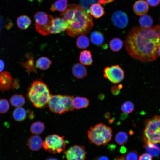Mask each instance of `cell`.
Returning a JSON list of instances; mask_svg holds the SVG:
<instances>
[{"label": "cell", "instance_id": "1", "mask_svg": "<svg viewBox=\"0 0 160 160\" xmlns=\"http://www.w3.org/2000/svg\"><path fill=\"white\" fill-rule=\"evenodd\" d=\"M160 46V25L148 28L134 27L125 41V49L128 54L143 63L156 59Z\"/></svg>", "mask_w": 160, "mask_h": 160}, {"label": "cell", "instance_id": "2", "mask_svg": "<svg viewBox=\"0 0 160 160\" xmlns=\"http://www.w3.org/2000/svg\"><path fill=\"white\" fill-rule=\"evenodd\" d=\"M60 15L66 21L67 33L72 37L87 34L93 26L91 15L79 5H68L66 10L60 13Z\"/></svg>", "mask_w": 160, "mask_h": 160}, {"label": "cell", "instance_id": "3", "mask_svg": "<svg viewBox=\"0 0 160 160\" xmlns=\"http://www.w3.org/2000/svg\"><path fill=\"white\" fill-rule=\"evenodd\" d=\"M51 95L47 86L39 80L32 83L28 89L27 96L35 107L42 108L48 104Z\"/></svg>", "mask_w": 160, "mask_h": 160}, {"label": "cell", "instance_id": "4", "mask_svg": "<svg viewBox=\"0 0 160 160\" xmlns=\"http://www.w3.org/2000/svg\"><path fill=\"white\" fill-rule=\"evenodd\" d=\"M89 140L97 146L106 145L112 138V130L109 127L99 123L91 127L87 131Z\"/></svg>", "mask_w": 160, "mask_h": 160}, {"label": "cell", "instance_id": "5", "mask_svg": "<svg viewBox=\"0 0 160 160\" xmlns=\"http://www.w3.org/2000/svg\"><path fill=\"white\" fill-rule=\"evenodd\" d=\"M73 96L51 95L48 104L52 112L62 114L74 110L73 104Z\"/></svg>", "mask_w": 160, "mask_h": 160}, {"label": "cell", "instance_id": "6", "mask_svg": "<svg viewBox=\"0 0 160 160\" xmlns=\"http://www.w3.org/2000/svg\"><path fill=\"white\" fill-rule=\"evenodd\" d=\"M145 125L143 132L145 143H160V116L155 115L146 120Z\"/></svg>", "mask_w": 160, "mask_h": 160}, {"label": "cell", "instance_id": "7", "mask_svg": "<svg viewBox=\"0 0 160 160\" xmlns=\"http://www.w3.org/2000/svg\"><path fill=\"white\" fill-rule=\"evenodd\" d=\"M66 145L64 136L52 134L48 135L43 141V147L46 151L55 154L64 151Z\"/></svg>", "mask_w": 160, "mask_h": 160}, {"label": "cell", "instance_id": "8", "mask_svg": "<svg viewBox=\"0 0 160 160\" xmlns=\"http://www.w3.org/2000/svg\"><path fill=\"white\" fill-rule=\"evenodd\" d=\"M53 16L43 12H39L35 15V28L36 31L42 35L51 33L50 29L54 19Z\"/></svg>", "mask_w": 160, "mask_h": 160}, {"label": "cell", "instance_id": "9", "mask_svg": "<svg viewBox=\"0 0 160 160\" xmlns=\"http://www.w3.org/2000/svg\"><path fill=\"white\" fill-rule=\"evenodd\" d=\"M103 72L104 77L113 84L120 82L124 78V71L118 65L106 67Z\"/></svg>", "mask_w": 160, "mask_h": 160}, {"label": "cell", "instance_id": "10", "mask_svg": "<svg viewBox=\"0 0 160 160\" xmlns=\"http://www.w3.org/2000/svg\"><path fill=\"white\" fill-rule=\"evenodd\" d=\"M67 160H84L87 152L84 146L75 145L64 152Z\"/></svg>", "mask_w": 160, "mask_h": 160}, {"label": "cell", "instance_id": "11", "mask_svg": "<svg viewBox=\"0 0 160 160\" xmlns=\"http://www.w3.org/2000/svg\"><path fill=\"white\" fill-rule=\"evenodd\" d=\"M113 25L119 28H123L127 25L128 19L126 14L123 12L118 10L115 12L112 16Z\"/></svg>", "mask_w": 160, "mask_h": 160}, {"label": "cell", "instance_id": "12", "mask_svg": "<svg viewBox=\"0 0 160 160\" xmlns=\"http://www.w3.org/2000/svg\"><path fill=\"white\" fill-rule=\"evenodd\" d=\"M13 79L11 74L7 71L0 72V89L4 91L13 86Z\"/></svg>", "mask_w": 160, "mask_h": 160}, {"label": "cell", "instance_id": "13", "mask_svg": "<svg viewBox=\"0 0 160 160\" xmlns=\"http://www.w3.org/2000/svg\"><path fill=\"white\" fill-rule=\"evenodd\" d=\"M67 24L66 20L63 18H54L52 26L50 29L51 33L56 34L67 29Z\"/></svg>", "mask_w": 160, "mask_h": 160}, {"label": "cell", "instance_id": "14", "mask_svg": "<svg viewBox=\"0 0 160 160\" xmlns=\"http://www.w3.org/2000/svg\"><path fill=\"white\" fill-rule=\"evenodd\" d=\"M43 141L39 135H35L31 136L27 141L28 145L29 148L33 151H37L43 147Z\"/></svg>", "mask_w": 160, "mask_h": 160}, {"label": "cell", "instance_id": "15", "mask_svg": "<svg viewBox=\"0 0 160 160\" xmlns=\"http://www.w3.org/2000/svg\"><path fill=\"white\" fill-rule=\"evenodd\" d=\"M149 6L145 1L139 0L136 1L133 6L134 12L138 15H143L147 12Z\"/></svg>", "mask_w": 160, "mask_h": 160}, {"label": "cell", "instance_id": "16", "mask_svg": "<svg viewBox=\"0 0 160 160\" xmlns=\"http://www.w3.org/2000/svg\"><path fill=\"white\" fill-rule=\"evenodd\" d=\"M72 72L74 76L79 79L84 78L87 74L86 68L83 65L80 63L74 65L72 68Z\"/></svg>", "mask_w": 160, "mask_h": 160}, {"label": "cell", "instance_id": "17", "mask_svg": "<svg viewBox=\"0 0 160 160\" xmlns=\"http://www.w3.org/2000/svg\"><path fill=\"white\" fill-rule=\"evenodd\" d=\"M89 11L90 14L96 18L102 16L105 13L104 9L99 3H94L90 6Z\"/></svg>", "mask_w": 160, "mask_h": 160}, {"label": "cell", "instance_id": "18", "mask_svg": "<svg viewBox=\"0 0 160 160\" xmlns=\"http://www.w3.org/2000/svg\"><path fill=\"white\" fill-rule=\"evenodd\" d=\"M89 104V100L86 97H78L73 99V104L74 109H79L86 108Z\"/></svg>", "mask_w": 160, "mask_h": 160}, {"label": "cell", "instance_id": "19", "mask_svg": "<svg viewBox=\"0 0 160 160\" xmlns=\"http://www.w3.org/2000/svg\"><path fill=\"white\" fill-rule=\"evenodd\" d=\"M79 61L83 65H91L93 63V59L91 52L86 50L82 51L80 55Z\"/></svg>", "mask_w": 160, "mask_h": 160}, {"label": "cell", "instance_id": "20", "mask_svg": "<svg viewBox=\"0 0 160 160\" xmlns=\"http://www.w3.org/2000/svg\"><path fill=\"white\" fill-rule=\"evenodd\" d=\"M144 147L147 153L153 156H157L160 153V147L157 144L153 143H145Z\"/></svg>", "mask_w": 160, "mask_h": 160}, {"label": "cell", "instance_id": "21", "mask_svg": "<svg viewBox=\"0 0 160 160\" xmlns=\"http://www.w3.org/2000/svg\"><path fill=\"white\" fill-rule=\"evenodd\" d=\"M68 0H58L53 4L51 7L50 10L52 11H57L61 12L65 11L67 8Z\"/></svg>", "mask_w": 160, "mask_h": 160}, {"label": "cell", "instance_id": "22", "mask_svg": "<svg viewBox=\"0 0 160 160\" xmlns=\"http://www.w3.org/2000/svg\"><path fill=\"white\" fill-rule=\"evenodd\" d=\"M18 27L20 28L25 30L31 24L30 18L26 15H23L19 17L17 20Z\"/></svg>", "mask_w": 160, "mask_h": 160}, {"label": "cell", "instance_id": "23", "mask_svg": "<svg viewBox=\"0 0 160 160\" xmlns=\"http://www.w3.org/2000/svg\"><path fill=\"white\" fill-rule=\"evenodd\" d=\"M90 40L93 44L99 46L103 42L104 37L102 33L95 31L92 32L90 36Z\"/></svg>", "mask_w": 160, "mask_h": 160}, {"label": "cell", "instance_id": "24", "mask_svg": "<svg viewBox=\"0 0 160 160\" xmlns=\"http://www.w3.org/2000/svg\"><path fill=\"white\" fill-rule=\"evenodd\" d=\"M44 129V123L41 121H37L32 124L30 127V131L33 134L39 135L42 133Z\"/></svg>", "mask_w": 160, "mask_h": 160}, {"label": "cell", "instance_id": "25", "mask_svg": "<svg viewBox=\"0 0 160 160\" xmlns=\"http://www.w3.org/2000/svg\"><path fill=\"white\" fill-rule=\"evenodd\" d=\"M123 45V41L120 38H115L109 42V46L110 49L113 52H118L122 47Z\"/></svg>", "mask_w": 160, "mask_h": 160}, {"label": "cell", "instance_id": "26", "mask_svg": "<svg viewBox=\"0 0 160 160\" xmlns=\"http://www.w3.org/2000/svg\"><path fill=\"white\" fill-rule=\"evenodd\" d=\"M10 102L14 106L19 107L23 106L25 102L24 97L20 94H15L11 98Z\"/></svg>", "mask_w": 160, "mask_h": 160}, {"label": "cell", "instance_id": "27", "mask_svg": "<svg viewBox=\"0 0 160 160\" xmlns=\"http://www.w3.org/2000/svg\"><path fill=\"white\" fill-rule=\"evenodd\" d=\"M27 116V113L25 109L21 107L16 108L13 112L14 119L17 121H21L25 119Z\"/></svg>", "mask_w": 160, "mask_h": 160}, {"label": "cell", "instance_id": "28", "mask_svg": "<svg viewBox=\"0 0 160 160\" xmlns=\"http://www.w3.org/2000/svg\"><path fill=\"white\" fill-rule=\"evenodd\" d=\"M139 22L141 27L148 28L151 27L153 23V20L149 15H144L139 18Z\"/></svg>", "mask_w": 160, "mask_h": 160}, {"label": "cell", "instance_id": "29", "mask_svg": "<svg viewBox=\"0 0 160 160\" xmlns=\"http://www.w3.org/2000/svg\"><path fill=\"white\" fill-rule=\"evenodd\" d=\"M51 61L48 58L45 57H42L37 60L36 65V67L41 70H45L47 69L51 64Z\"/></svg>", "mask_w": 160, "mask_h": 160}, {"label": "cell", "instance_id": "30", "mask_svg": "<svg viewBox=\"0 0 160 160\" xmlns=\"http://www.w3.org/2000/svg\"><path fill=\"white\" fill-rule=\"evenodd\" d=\"M76 44L77 47L80 49H84L88 47L90 44L89 39L85 35H82L78 37Z\"/></svg>", "mask_w": 160, "mask_h": 160}, {"label": "cell", "instance_id": "31", "mask_svg": "<svg viewBox=\"0 0 160 160\" xmlns=\"http://www.w3.org/2000/svg\"><path fill=\"white\" fill-rule=\"evenodd\" d=\"M128 135L125 132L120 131L118 132L115 136V140L119 145H124L128 140Z\"/></svg>", "mask_w": 160, "mask_h": 160}, {"label": "cell", "instance_id": "32", "mask_svg": "<svg viewBox=\"0 0 160 160\" xmlns=\"http://www.w3.org/2000/svg\"><path fill=\"white\" fill-rule=\"evenodd\" d=\"M122 111L125 114L131 113L134 110V106L133 103L129 101L124 102L121 107Z\"/></svg>", "mask_w": 160, "mask_h": 160}, {"label": "cell", "instance_id": "33", "mask_svg": "<svg viewBox=\"0 0 160 160\" xmlns=\"http://www.w3.org/2000/svg\"><path fill=\"white\" fill-rule=\"evenodd\" d=\"M9 107V103L7 100L0 99V113H3L7 112Z\"/></svg>", "mask_w": 160, "mask_h": 160}, {"label": "cell", "instance_id": "34", "mask_svg": "<svg viewBox=\"0 0 160 160\" xmlns=\"http://www.w3.org/2000/svg\"><path fill=\"white\" fill-rule=\"evenodd\" d=\"M97 0H80L79 5L88 12L91 5L96 2Z\"/></svg>", "mask_w": 160, "mask_h": 160}, {"label": "cell", "instance_id": "35", "mask_svg": "<svg viewBox=\"0 0 160 160\" xmlns=\"http://www.w3.org/2000/svg\"><path fill=\"white\" fill-rule=\"evenodd\" d=\"M21 64L24 66L29 72L32 71H36L34 67L33 59L32 58L29 59L26 62L22 63Z\"/></svg>", "mask_w": 160, "mask_h": 160}, {"label": "cell", "instance_id": "36", "mask_svg": "<svg viewBox=\"0 0 160 160\" xmlns=\"http://www.w3.org/2000/svg\"><path fill=\"white\" fill-rule=\"evenodd\" d=\"M125 157L126 160H138L137 153L135 151L128 152Z\"/></svg>", "mask_w": 160, "mask_h": 160}, {"label": "cell", "instance_id": "37", "mask_svg": "<svg viewBox=\"0 0 160 160\" xmlns=\"http://www.w3.org/2000/svg\"><path fill=\"white\" fill-rule=\"evenodd\" d=\"M152 156L148 153H143L139 156V160H152Z\"/></svg>", "mask_w": 160, "mask_h": 160}, {"label": "cell", "instance_id": "38", "mask_svg": "<svg viewBox=\"0 0 160 160\" xmlns=\"http://www.w3.org/2000/svg\"><path fill=\"white\" fill-rule=\"evenodd\" d=\"M120 89L118 86L114 85L111 87V91L113 95H117L119 93Z\"/></svg>", "mask_w": 160, "mask_h": 160}, {"label": "cell", "instance_id": "39", "mask_svg": "<svg viewBox=\"0 0 160 160\" xmlns=\"http://www.w3.org/2000/svg\"><path fill=\"white\" fill-rule=\"evenodd\" d=\"M147 4L151 6L155 7L159 4L160 0H146Z\"/></svg>", "mask_w": 160, "mask_h": 160}, {"label": "cell", "instance_id": "40", "mask_svg": "<svg viewBox=\"0 0 160 160\" xmlns=\"http://www.w3.org/2000/svg\"><path fill=\"white\" fill-rule=\"evenodd\" d=\"M114 0H99L98 2L101 4H106L111 2Z\"/></svg>", "mask_w": 160, "mask_h": 160}, {"label": "cell", "instance_id": "41", "mask_svg": "<svg viewBox=\"0 0 160 160\" xmlns=\"http://www.w3.org/2000/svg\"><path fill=\"white\" fill-rule=\"evenodd\" d=\"M93 160H109L106 156H98L94 159Z\"/></svg>", "mask_w": 160, "mask_h": 160}, {"label": "cell", "instance_id": "42", "mask_svg": "<svg viewBox=\"0 0 160 160\" xmlns=\"http://www.w3.org/2000/svg\"><path fill=\"white\" fill-rule=\"evenodd\" d=\"M4 67V63L3 61L0 59V72H1Z\"/></svg>", "mask_w": 160, "mask_h": 160}, {"label": "cell", "instance_id": "43", "mask_svg": "<svg viewBox=\"0 0 160 160\" xmlns=\"http://www.w3.org/2000/svg\"><path fill=\"white\" fill-rule=\"evenodd\" d=\"M125 159V155H124L120 157H117L116 160H124Z\"/></svg>", "mask_w": 160, "mask_h": 160}, {"label": "cell", "instance_id": "44", "mask_svg": "<svg viewBox=\"0 0 160 160\" xmlns=\"http://www.w3.org/2000/svg\"><path fill=\"white\" fill-rule=\"evenodd\" d=\"M104 97V95L103 94H100L99 95L98 97L100 99L102 100L103 99Z\"/></svg>", "mask_w": 160, "mask_h": 160}, {"label": "cell", "instance_id": "45", "mask_svg": "<svg viewBox=\"0 0 160 160\" xmlns=\"http://www.w3.org/2000/svg\"><path fill=\"white\" fill-rule=\"evenodd\" d=\"M121 150H122V151L121 152H122V153H124L126 151V149L124 147H122L121 149Z\"/></svg>", "mask_w": 160, "mask_h": 160}, {"label": "cell", "instance_id": "46", "mask_svg": "<svg viewBox=\"0 0 160 160\" xmlns=\"http://www.w3.org/2000/svg\"><path fill=\"white\" fill-rule=\"evenodd\" d=\"M46 160H58L55 158L49 157Z\"/></svg>", "mask_w": 160, "mask_h": 160}, {"label": "cell", "instance_id": "47", "mask_svg": "<svg viewBox=\"0 0 160 160\" xmlns=\"http://www.w3.org/2000/svg\"><path fill=\"white\" fill-rule=\"evenodd\" d=\"M158 56L160 57V46L159 47L158 49Z\"/></svg>", "mask_w": 160, "mask_h": 160}]
</instances>
